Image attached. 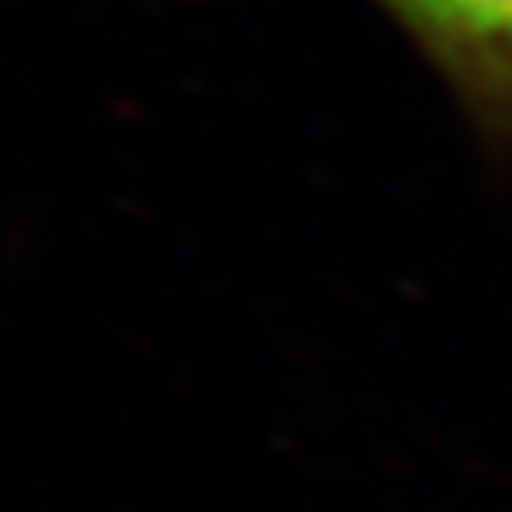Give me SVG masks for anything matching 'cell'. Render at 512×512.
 <instances>
[{
	"label": "cell",
	"mask_w": 512,
	"mask_h": 512,
	"mask_svg": "<svg viewBox=\"0 0 512 512\" xmlns=\"http://www.w3.org/2000/svg\"><path fill=\"white\" fill-rule=\"evenodd\" d=\"M436 69L488 150L512 154V0H371Z\"/></svg>",
	"instance_id": "1"
}]
</instances>
